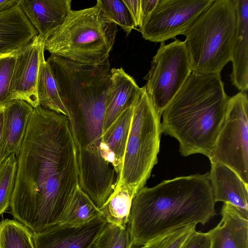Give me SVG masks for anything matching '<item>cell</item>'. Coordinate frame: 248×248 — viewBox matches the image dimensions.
Wrapping results in <instances>:
<instances>
[{
    "label": "cell",
    "mask_w": 248,
    "mask_h": 248,
    "mask_svg": "<svg viewBox=\"0 0 248 248\" xmlns=\"http://www.w3.org/2000/svg\"><path fill=\"white\" fill-rule=\"evenodd\" d=\"M102 217L99 208L79 186L60 224L78 227Z\"/></svg>",
    "instance_id": "obj_22"
},
{
    "label": "cell",
    "mask_w": 248,
    "mask_h": 248,
    "mask_svg": "<svg viewBox=\"0 0 248 248\" xmlns=\"http://www.w3.org/2000/svg\"><path fill=\"white\" fill-rule=\"evenodd\" d=\"M37 35L19 2L0 12V54L20 49Z\"/></svg>",
    "instance_id": "obj_17"
},
{
    "label": "cell",
    "mask_w": 248,
    "mask_h": 248,
    "mask_svg": "<svg viewBox=\"0 0 248 248\" xmlns=\"http://www.w3.org/2000/svg\"><path fill=\"white\" fill-rule=\"evenodd\" d=\"M16 157L11 214L33 233L61 223L79 186L67 117L40 106L34 108Z\"/></svg>",
    "instance_id": "obj_1"
},
{
    "label": "cell",
    "mask_w": 248,
    "mask_h": 248,
    "mask_svg": "<svg viewBox=\"0 0 248 248\" xmlns=\"http://www.w3.org/2000/svg\"><path fill=\"white\" fill-rule=\"evenodd\" d=\"M94 245L95 248H141L133 246L126 228L107 222Z\"/></svg>",
    "instance_id": "obj_25"
},
{
    "label": "cell",
    "mask_w": 248,
    "mask_h": 248,
    "mask_svg": "<svg viewBox=\"0 0 248 248\" xmlns=\"http://www.w3.org/2000/svg\"><path fill=\"white\" fill-rule=\"evenodd\" d=\"M107 222L103 217L84 225L71 227L58 224L40 232L33 233L35 248H89Z\"/></svg>",
    "instance_id": "obj_11"
},
{
    "label": "cell",
    "mask_w": 248,
    "mask_h": 248,
    "mask_svg": "<svg viewBox=\"0 0 248 248\" xmlns=\"http://www.w3.org/2000/svg\"><path fill=\"white\" fill-rule=\"evenodd\" d=\"M18 50L0 54V107L11 101L9 90Z\"/></svg>",
    "instance_id": "obj_28"
},
{
    "label": "cell",
    "mask_w": 248,
    "mask_h": 248,
    "mask_svg": "<svg viewBox=\"0 0 248 248\" xmlns=\"http://www.w3.org/2000/svg\"><path fill=\"white\" fill-rule=\"evenodd\" d=\"M212 0H158L138 30L145 40L162 43L183 34Z\"/></svg>",
    "instance_id": "obj_9"
},
{
    "label": "cell",
    "mask_w": 248,
    "mask_h": 248,
    "mask_svg": "<svg viewBox=\"0 0 248 248\" xmlns=\"http://www.w3.org/2000/svg\"><path fill=\"white\" fill-rule=\"evenodd\" d=\"M3 106L0 107V144L1 140L3 125Z\"/></svg>",
    "instance_id": "obj_33"
},
{
    "label": "cell",
    "mask_w": 248,
    "mask_h": 248,
    "mask_svg": "<svg viewBox=\"0 0 248 248\" xmlns=\"http://www.w3.org/2000/svg\"><path fill=\"white\" fill-rule=\"evenodd\" d=\"M135 194L126 186H115L105 203L99 207L107 223L126 228L132 200Z\"/></svg>",
    "instance_id": "obj_21"
},
{
    "label": "cell",
    "mask_w": 248,
    "mask_h": 248,
    "mask_svg": "<svg viewBox=\"0 0 248 248\" xmlns=\"http://www.w3.org/2000/svg\"><path fill=\"white\" fill-rule=\"evenodd\" d=\"M219 223L208 232L210 248H248V214L224 203Z\"/></svg>",
    "instance_id": "obj_13"
},
{
    "label": "cell",
    "mask_w": 248,
    "mask_h": 248,
    "mask_svg": "<svg viewBox=\"0 0 248 248\" xmlns=\"http://www.w3.org/2000/svg\"><path fill=\"white\" fill-rule=\"evenodd\" d=\"M18 2L19 0H0V12L11 8Z\"/></svg>",
    "instance_id": "obj_32"
},
{
    "label": "cell",
    "mask_w": 248,
    "mask_h": 248,
    "mask_svg": "<svg viewBox=\"0 0 248 248\" xmlns=\"http://www.w3.org/2000/svg\"><path fill=\"white\" fill-rule=\"evenodd\" d=\"M191 72L184 41L175 39L167 45L160 43L144 78L146 93L159 117Z\"/></svg>",
    "instance_id": "obj_7"
},
{
    "label": "cell",
    "mask_w": 248,
    "mask_h": 248,
    "mask_svg": "<svg viewBox=\"0 0 248 248\" xmlns=\"http://www.w3.org/2000/svg\"><path fill=\"white\" fill-rule=\"evenodd\" d=\"M71 0H19V5L38 35L46 40L72 10Z\"/></svg>",
    "instance_id": "obj_12"
},
{
    "label": "cell",
    "mask_w": 248,
    "mask_h": 248,
    "mask_svg": "<svg viewBox=\"0 0 248 248\" xmlns=\"http://www.w3.org/2000/svg\"><path fill=\"white\" fill-rule=\"evenodd\" d=\"M209 159L225 165L248 185V98L230 97L225 117Z\"/></svg>",
    "instance_id": "obj_8"
},
{
    "label": "cell",
    "mask_w": 248,
    "mask_h": 248,
    "mask_svg": "<svg viewBox=\"0 0 248 248\" xmlns=\"http://www.w3.org/2000/svg\"><path fill=\"white\" fill-rule=\"evenodd\" d=\"M160 118L156 113L144 86L135 99L122 168L116 185L126 186L135 195L143 187L157 163Z\"/></svg>",
    "instance_id": "obj_6"
},
{
    "label": "cell",
    "mask_w": 248,
    "mask_h": 248,
    "mask_svg": "<svg viewBox=\"0 0 248 248\" xmlns=\"http://www.w3.org/2000/svg\"><path fill=\"white\" fill-rule=\"evenodd\" d=\"M208 179L215 202H222L248 214V185L227 166L211 162Z\"/></svg>",
    "instance_id": "obj_15"
},
{
    "label": "cell",
    "mask_w": 248,
    "mask_h": 248,
    "mask_svg": "<svg viewBox=\"0 0 248 248\" xmlns=\"http://www.w3.org/2000/svg\"><path fill=\"white\" fill-rule=\"evenodd\" d=\"M110 72L111 83L106 103L103 132L124 109L134 103L140 88L122 67L111 68Z\"/></svg>",
    "instance_id": "obj_18"
},
{
    "label": "cell",
    "mask_w": 248,
    "mask_h": 248,
    "mask_svg": "<svg viewBox=\"0 0 248 248\" xmlns=\"http://www.w3.org/2000/svg\"><path fill=\"white\" fill-rule=\"evenodd\" d=\"M117 32V25L106 15L98 0L93 7L72 10L46 40L44 49L77 63L100 64L108 60Z\"/></svg>",
    "instance_id": "obj_4"
},
{
    "label": "cell",
    "mask_w": 248,
    "mask_h": 248,
    "mask_svg": "<svg viewBox=\"0 0 248 248\" xmlns=\"http://www.w3.org/2000/svg\"><path fill=\"white\" fill-rule=\"evenodd\" d=\"M210 244L208 232H203L196 230L182 248H210Z\"/></svg>",
    "instance_id": "obj_29"
},
{
    "label": "cell",
    "mask_w": 248,
    "mask_h": 248,
    "mask_svg": "<svg viewBox=\"0 0 248 248\" xmlns=\"http://www.w3.org/2000/svg\"><path fill=\"white\" fill-rule=\"evenodd\" d=\"M236 29L231 58V80L241 92L248 89V0H233Z\"/></svg>",
    "instance_id": "obj_16"
},
{
    "label": "cell",
    "mask_w": 248,
    "mask_h": 248,
    "mask_svg": "<svg viewBox=\"0 0 248 248\" xmlns=\"http://www.w3.org/2000/svg\"><path fill=\"white\" fill-rule=\"evenodd\" d=\"M39 106L67 116L68 112L61 98L53 70L42 53L37 86Z\"/></svg>",
    "instance_id": "obj_20"
},
{
    "label": "cell",
    "mask_w": 248,
    "mask_h": 248,
    "mask_svg": "<svg viewBox=\"0 0 248 248\" xmlns=\"http://www.w3.org/2000/svg\"><path fill=\"white\" fill-rule=\"evenodd\" d=\"M134 103L124 109L103 133V155L106 160L114 169L117 179L122 168L133 115Z\"/></svg>",
    "instance_id": "obj_19"
},
{
    "label": "cell",
    "mask_w": 248,
    "mask_h": 248,
    "mask_svg": "<svg viewBox=\"0 0 248 248\" xmlns=\"http://www.w3.org/2000/svg\"><path fill=\"white\" fill-rule=\"evenodd\" d=\"M45 43L37 35L17 51L9 90L11 101L23 100L33 108L39 106L37 80Z\"/></svg>",
    "instance_id": "obj_10"
},
{
    "label": "cell",
    "mask_w": 248,
    "mask_h": 248,
    "mask_svg": "<svg viewBox=\"0 0 248 248\" xmlns=\"http://www.w3.org/2000/svg\"><path fill=\"white\" fill-rule=\"evenodd\" d=\"M89 248H95L94 245V243Z\"/></svg>",
    "instance_id": "obj_34"
},
{
    "label": "cell",
    "mask_w": 248,
    "mask_h": 248,
    "mask_svg": "<svg viewBox=\"0 0 248 248\" xmlns=\"http://www.w3.org/2000/svg\"><path fill=\"white\" fill-rule=\"evenodd\" d=\"M236 29L233 0H212L183 34L192 72L220 74L231 61Z\"/></svg>",
    "instance_id": "obj_5"
},
{
    "label": "cell",
    "mask_w": 248,
    "mask_h": 248,
    "mask_svg": "<svg viewBox=\"0 0 248 248\" xmlns=\"http://www.w3.org/2000/svg\"><path fill=\"white\" fill-rule=\"evenodd\" d=\"M102 8L109 18L129 34L136 29L130 14L122 0H99Z\"/></svg>",
    "instance_id": "obj_27"
},
{
    "label": "cell",
    "mask_w": 248,
    "mask_h": 248,
    "mask_svg": "<svg viewBox=\"0 0 248 248\" xmlns=\"http://www.w3.org/2000/svg\"><path fill=\"white\" fill-rule=\"evenodd\" d=\"M134 21L136 28L140 25V0H122Z\"/></svg>",
    "instance_id": "obj_30"
},
{
    "label": "cell",
    "mask_w": 248,
    "mask_h": 248,
    "mask_svg": "<svg viewBox=\"0 0 248 248\" xmlns=\"http://www.w3.org/2000/svg\"><path fill=\"white\" fill-rule=\"evenodd\" d=\"M197 224L173 229L148 242L141 248H182L196 230Z\"/></svg>",
    "instance_id": "obj_26"
},
{
    "label": "cell",
    "mask_w": 248,
    "mask_h": 248,
    "mask_svg": "<svg viewBox=\"0 0 248 248\" xmlns=\"http://www.w3.org/2000/svg\"><path fill=\"white\" fill-rule=\"evenodd\" d=\"M33 109L27 102L18 100L11 101L3 106L0 165L10 155H18Z\"/></svg>",
    "instance_id": "obj_14"
},
{
    "label": "cell",
    "mask_w": 248,
    "mask_h": 248,
    "mask_svg": "<svg viewBox=\"0 0 248 248\" xmlns=\"http://www.w3.org/2000/svg\"><path fill=\"white\" fill-rule=\"evenodd\" d=\"M229 98L220 74L191 72L162 113V133L178 141L182 155L200 154L209 158Z\"/></svg>",
    "instance_id": "obj_3"
},
{
    "label": "cell",
    "mask_w": 248,
    "mask_h": 248,
    "mask_svg": "<svg viewBox=\"0 0 248 248\" xmlns=\"http://www.w3.org/2000/svg\"><path fill=\"white\" fill-rule=\"evenodd\" d=\"M16 157L11 154L0 165V215L10 205L16 177Z\"/></svg>",
    "instance_id": "obj_24"
},
{
    "label": "cell",
    "mask_w": 248,
    "mask_h": 248,
    "mask_svg": "<svg viewBox=\"0 0 248 248\" xmlns=\"http://www.w3.org/2000/svg\"><path fill=\"white\" fill-rule=\"evenodd\" d=\"M0 248H35L33 233L17 220L0 222Z\"/></svg>",
    "instance_id": "obj_23"
},
{
    "label": "cell",
    "mask_w": 248,
    "mask_h": 248,
    "mask_svg": "<svg viewBox=\"0 0 248 248\" xmlns=\"http://www.w3.org/2000/svg\"><path fill=\"white\" fill-rule=\"evenodd\" d=\"M215 203L208 172L165 180L136 193L126 229L133 246L141 247L173 229L205 225L217 215Z\"/></svg>",
    "instance_id": "obj_2"
},
{
    "label": "cell",
    "mask_w": 248,
    "mask_h": 248,
    "mask_svg": "<svg viewBox=\"0 0 248 248\" xmlns=\"http://www.w3.org/2000/svg\"><path fill=\"white\" fill-rule=\"evenodd\" d=\"M158 0H140V27L153 10Z\"/></svg>",
    "instance_id": "obj_31"
}]
</instances>
